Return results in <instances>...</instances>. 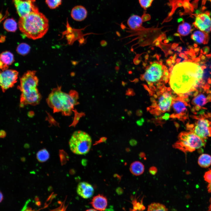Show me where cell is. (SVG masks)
Wrapping results in <instances>:
<instances>
[{"mask_svg": "<svg viewBox=\"0 0 211 211\" xmlns=\"http://www.w3.org/2000/svg\"><path fill=\"white\" fill-rule=\"evenodd\" d=\"M169 117V115L168 113H165L162 117L163 119L165 120H168Z\"/></svg>", "mask_w": 211, "mask_h": 211, "instance_id": "e575fe53", "label": "cell"}, {"mask_svg": "<svg viewBox=\"0 0 211 211\" xmlns=\"http://www.w3.org/2000/svg\"><path fill=\"white\" fill-rule=\"evenodd\" d=\"M30 49V47L26 43H22L17 47L16 51L18 54L24 55L28 53Z\"/></svg>", "mask_w": 211, "mask_h": 211, "instance_id": "83f0119b", "label": "cell"}, {"mask_svg": "<svg viewBox=\"0 0 211 211\" xmlns=\"http://www.w3.org/2000/svg\"><path fill=\"white\" fill-rule=\"evenodd\" d=\"M23 211H35L33 210H32L30 208H26Z\"/></svg>", "mask_w": 211, "mask_h": 211, "instance_id": "bcb514c9", "label": "cell"}, {"mask_svg": "<svg viewBox=\"0 0 211 211\" xmlns=\"http://www.w3.org/2000/svg\"><path fill=\"white\" fill-rule=\"evenodd\" d=\"M171 62H172V63H173V64L175 63V60H174V59H173L172 60Z\"/></svg>", "mask_w": 211, "mask_h": 211, "instance_id": "91938a15", "label": "cell"}, {"mask_svg": "<svg viewBox=\"0 0 211 211\" xmlns=\"http://www.w3.org/2000/svg\"><path fill=\"white\" fill-rule=\"evenodd\" d=\"M205 62L204 61H202V62H201L199 63H200V64H205Z\"/></svg>", "mask_w": 211, "mask_h": 211, "instance_id": "6f0895ef", "label": "cell"}, {"mask_svg": "<svg viewBox=\"0 0 211 211\" xmlns=\"http://www.w3.org/2000/svg\"><path fill=\"white\" fill-rule=\"evenodd\" d=\"M18 25L19 30L27 38L36 40L43 37L49 29V21L46 17L39 11L20 17Z\"/></svg>", "mask_w": 211, "mask_h": 211, "instance_id": "7a4b0ae2", "label": "cell"}, {"mask_svg": "<svg viewBox=\"0 0 211 211\" xmlns=\"http://www.w3.org/2000/svg\"><path fill=\"white\" fill-rule=\"evenodd\" d=\"M4 27L6 30L11 32H15L17 29V24L15 21L12 18L6 19L4 23Z\"/></svg>", "mask_w": 211, "mask_h": 211, "instance_id": "603a6c76", "label": "cell"}, {"mask_svg": "<svg viewBox=\"0 0 211 211\" xmlns=\"http://www.w3.org/2000/svg\"><path fill=\"white\" fill-rule=\"evenodd\" d=\"M61 88L58 86L52 90L47 99V103L54 113L61 112L63 115L69 116L78 104V94L74 90L69 93L64 92Z\"/></svg>", "mask_w": 211, "mask_h": 211, "instance_id": "3957f363", "label": "cell"}, {"mask_svg": "<svg viewBox=\"0 0 211 211\" xmlns=\"http://www.w3.org/2000/svg\"><path fill=\"white\" fill-rule=\"evenodd\" d=\"M3 199V195L1 192H0V202H1Z\"/></svg>", "mask_w": 211, "mask_h": 211, "instance_id": "ee69618b", "label": "cell"}, {"mask_svg": "<svg viewBox=\"0 0 211 211\" xmlns=\"http://www.w3.org/2000/svg\"><path fill=\"white\" fill-rule=\"evenodd\" d=\"M200 58L203 61V60H205L206 58V57L205 56H204L203 55H202V56H201V57Z\"/></svg>", "mask_w": 211, "mask_h": 211, "instance_id": "7dc6e473", "label": "cell"}, {"mask_svg": "<svg viewBox=\"0 0 211 211\" xmlns=\"http://www.w3.org/2000/svg\"><path fill=\"white\" fill-rule=\"evenodd\" d=\"M169 84L177 95L188 97L200 86L203 76V70L194 62L177 64L171 72Z\"/></svg>", "mask_w": 211, "mask_h": 211, "instance_id": "6da1fadb", "label": "cell"}, {"mask_svg": "<svg viewBox=\"0 0 211 211\" xmlns=\"http://www.w3.org/2000/svg\"><path fill=\"white\" fill-rule=\"evenodd\" d=\"M198 163L200 166L203 168H207L211 165V156L210 155L203 154L199 157Z\"/></svg>", "mask_w": 211, "mask_h": 211, "instance_id": "7402d4cb", "label": "cell"}, {"mask_svg": "<svg viewBox=\"0 0 211 211\" xmlns=\"http://www.w3.org/2000/svg\"><path fill=\"white\" fill-rule=\"evenodd\" d=\"M194 97L192 101L193 106V111H199L205 109L204 106L206 104L211 102V91L209 89H205L201 88L198 89L193 94Z\"/></svg>", "mask_w": 211, "mask_h": 211, "instance_id": "8fae6325", "label": "cell"}, {"mask_svg": "<svg viewBox=\"0 0 211 211\" xmlns=\"http://www.w3.org/2000/svg\"><path fill=\"white\" fill-rule=\"evenodd\" d=\"M157 168L154 166H152L149 169V173L153 175H155L157 173Z\"/></svg>", "mask_w": 211, "mask_h": 211, "instance_id": "1f68e13d", "label": "cell"}, {"mask_svg": "<svg viewBox=\"0 0 211 211\" xmlns=\"http://www.w3.org/2000/svg\"><path fill=\"white\" fill-rule=\"evenodd\" d=\"M196 55H195L193 56H191V57H190V58H191L192 59V60H193V59H195V58H196Z\"/></svg>", "mask_w": 211, "mask_h": 211, "instance_id": "816d5d0a", "label": "cell"}, {"mask_svg": "<svg viewBox=\"0 0 211 211\" xmlns=\"http://www.w3.org/2000/svg\"><path fill=\"white\" fill-rule=\"evenodd\" d=\"M197 115L191 116L192 122L186 124L187 130L200 138L206 140L211 137V113L201 110Z\"/></svg>", "mask_w": 211, "mask_h": 211, "instance_id": "5b68a950", "label": "cell"}, {"mask_svg": "<svg viewBox=\"0 0 211 211\" xmlns=\"http://www.w3.org/2000/svg\"><path fill=\"white\" fill-rule=\"evenodd\" d=\"M203 50L204 51L203 54L205 55L207 53L209 52L210 49L208 46H206L203 48Z\"/></svg>", "mask_w": 211, "mask_h": 211, "instance_id": "d6a6232c", "label": "cell"}, {"mask_svg": "<svg viewBox=\"0 0 211 211\" xmlns=\"http://www.w3.org/2000/svg\"><path fill=\"white\" fill-rule=\"evenodd\" d=\"M36 72L35 71H28L20 79V84L18 88L21 92V107L28 105L36 106L40 103L41 96L37 88L39 80Z\"/></svg>", "mask_w": 211, "mask_h": 211, "instance_id": "277c9868", "label": "cell"}, {"mask_svg": "<svg viewBox=\"0 0 211 211\" xmlns=\"http://www.w3.org/2000/svg\"><path fill=\"white\" fill-rule=\"evenodd\" d=\"M12 1L20 17L27 16L32 12L39 11L35 4V0Z\"/></svg>", "mask_w": 211, "mask_h": 211, "instance_id": "7c38bea8", "label": "cell"}, {"mask_svg": "<svg viewBox=\"0 0 211 211\" xmlns=\"http://www.w3.org/2000/svg\"><path fill=\"white\" fill-rule=\"evenodd\" d=\"M174 97L171 89L164 86L158 90L156 95L155 94L157 101H154L149 110L151 113L156 115L169 111Z\"/></svg>", "mask_w": 211, "mask_h": 211, "instance_id": "9c48e42d", "label": "cell"}, {"mask_svg": "<svg viewBox=\"0 0 211 211\" xmlns=\"http://www.w3.org/2000/svg\"><path fill=\"white\" fill-rule=\"evenodd\" d=\"M90 203L96 210L104 211L107 206V199L103 195L98 194L93 198Z\"/></svg>", "mask_w": 211, "mask_h": 211, "instance_id": "2e32d148", "label": "cell"}, {"mask_svg": "<svg viewBox=\"0 0 211 211\" xmlns=\"http://www.w3.org/2000/svg\"><path fill=\"white\" fill-rule=\"evenodd\" d=\"M86 211H97L95 209H90L87 210H86Z\"/></svg>", "mask_w": 211, "mask_h": 211, "instance_id": "681fc988", "label": "cell"}, {"mask_svg": "<svg viewBox=\"0 0 211 211\" xmlns=\"http://www.w3.org/2000/svg\"><path fill=\"white\" fill-rule=\"evenodd\" d=\"M91 144V136L86 132L80 130L74 132L69 141L70 150L77 155H85L88 153Z\"/></svg>", "mask_w": 211, "mask_h": 211, "instance_id": "52a82bcc", "label": "cell"}, {"mask_svg": "<svg viewBox=\"0 0 211 211\" xmlns=\"http://www.w3.org/2000/svg\"><path fill=\"white\" fill-rule=\"evenodd\" d=\"M184 59H185V60H187L188 59V57L186 55Z\"/></svg>", "mask_w": 211, "mask_h": 211, "instance_id": "680465c9", "label": "cell"}, {"mask_svg": "<svg viewBox=\"0 0 211 211\" xmlns=\"http://www.w3.org/2000/svg\"><path fill=\"white\" fill-rule=\"evenodd\" d=\"M200 58L199 57H197V58H195L194 59H193L192 60V61L194 62H193L197 63L198 62H200Z\"/></svg>", "mask_w": 211, "mask_h": 211, "instance_id": "74e56055", "label": "cell"}, {"mask_svg": "<svg viewBox=\"0 0 211 211\" xmlns=\"http://www.w3.org/2000/svg\"><path fill=\"white\" fill-rule=\"evenodd\" d=\"M18 75L17 71L12 69H7L1 72L0 86L3 92L14 86L17 82Z\"/></svg>", "mask_w": 211, "mask_h": 211, "instance_id": "4fadbf2b", "label": "cell"}, {"mask_svg": "<svg viewBox=\"0 0 211 211\" xmlns=\"http://www.w3.org/2000/svg\"><path fill=\"white\" fill-rule=\"evenodd\" d=\"M72 30L73 33L71 34H69L67 36V40L69 44H72L75 41L82 37L84 35L81 32V29L72 28Z\"/></svg>", "mask_w": 211, "mask_h": 211, "instance_id": "cb8c5ba5", "label": "cell"}, {"mask_svg": "<svg viewBox=\"0 0 211 211\" xmlns=\"http://www.w3.org/2000/svg\"><path fill=\"white\" fill-rule=\"evenodd\" d=\"M193 45L195 47H197L198 46L197 44L196 43L194 44Z\"/></svg>", "mask_w": 211, "mask_h": 211, "instance_id": "94428289", "label": "cell"}, {"mask_svg": "<svg viewBox=\"0 0 211 211\" xmlns=\"http://www.w3.org/2000/svg\"><path fill=\"white\" fill-rule=\"evenodd\" d=\"M145 156V154L143 152H141L139 154V156L140 157L143 158Z\"/></svg>", "mask_w": 211, "mask_h": 211, "instance_id": "f6af8a7d", "label": "cell"}, {"mask_svg": "<svg viewBox=\"0 0 211 211\" xmlns=\"http://www.w3.org/2000/svg\"><path fill=\"white\" fill-rule=\"evenodd\" d=\"M182 50V47H178L176 49V50H175V51H177L178 52H180Z\"/></svg>", "mask_w": 211, "mask_h": 211, "instance_id": "ab89813d", "label": "cell"}, {"mask_svg": "<svg viewBox=\"0 0 211 211\" xmlns=\"http://www.w3.org/2000/svg\"><path fill=\"white\" fill-rule=\"evenodd\" d=\"M178 44L174 43L172 45L171 48L173 49H174L175 48H176V47L178 46Z\"/></svg>", "mask_w": 211, "mask_h": 211, "instance_id": "60d3db41", "label": "cell"}, {"mask_svg": "<svg viewBox=\"0 0 211 211\" xmlns=\"http://www.w3.org/2000/svg\"><path fill=\"white\" fill-rule=\"evenodd\" d=\"M164 205L158 203H153L148 206L147 211H167Z\"/></svg>", "mask_w": 211, "mask_h": 211, "instance_id": "484cf974", "label": "cell"}, {"mask_svg": "<svg viewBox=\"0 0 211 211\" xmlns=\"http://www.w3.org/2000/svg\"><path fill=\"white\" fill-rule=\"evenodd\" d=\"M2 132L1 133V132L0 136L1 137H5L6 135V133L4 131H1Z\"/></svg>", "mask_w": 211, "mask_h": 211, "instance_id": "f35d334b", "label": "cell"}, {"mask_svg": "<svg viewBox=\"0 0 211 211\" xmlns=\"http://www.w3.org/2000/svg\"><path fill=\"white\" fill-rule=\"evenodd\" d=\"M45 2L51 9H55L61 5L62 0H46Z\"/></svg>", "mask_w": 211, "mask_h": 211, "instance_id": "f1b7e54d", "label": "cell"}, {"mask_svg": "<svg viewBox=\"0 0 211 211\" xmlns=\"http://www.w3.org/2000/svg\"><path fill=\"white\" fill-rule=\"evenodd\" d=\"M195 27L200 30L208 33L211 31V18L206 13L197 15L193 23Z\"/></svg>", "mask_w": 211, "mask_h": 211, "instance_id": "5bb4252c", "label": "cell"}, {"mask_svg": "<svg viewBox=\"0 0 211 211\" xmlns=\"http://www.w3.org/2000/svg\"><path fill=\"white\" fill-rule=\"evenodd\" d=\"M194 50L195 51V53H197V55H198V52H199L200 50V48H195L194 49Z\"/></svg>", "mask_w": 211, "mask_h": 211, "instance_id": "b9f144b4", "label": "cell"}, {"mask_svg": "<svg viewBox=\"0 0 211 211\" xmlns=\"http://www.w3.org/2000/svg\"><path fill=\"white\" fill-rule=\"evenodd\" d=\"M144 121V119L143 118H141L140 120L137 121V123L139 126H141L142 125Z\"/></svg>", "mask_w": 211, "mask_h": 211, "instance_id": "836d02e7", "label": "cell"}, {"mask_svg": "<svg viewBox=\"0 0 211 211\" xmlns=\"http://www.w3.org/2000/svg\"><path fill=\"white\" fill-rule=\"evenodd\" d=\"M203 50L202 49H201L200 51V54H203Z\"/></svg>", "mask_w": 211, "mask_h": 211, "instance_id": "6125c7cd", "label": "cell"}, {"mask_svg": "<svg viewBox=\"0 0 211 211\" xmlns=\"http://www.w3.org/2000/svg\"><path fill=\"white\" fill-rule=\"evenodd\" d=\"M207 188L208 192L211 194V182L209 183L207 186Z\"/></svg>", "mask_w": 211, "mask_h": 211, "instance_id": "8d00e7d4", "label": "cell"}, {"mask_svg": "<svg viewBox=\"0 0 211 211\" xmlns=\"http://www.w3.org/2000/svg\"><path fill=\"white\" fill-rule=\"evenodd\" d=\"M210 68L211 69V65H210Z\"/></svg>", "mask_w": 211, "mask_h": 211, "instance_id": "be15d7a7", "label": "cell"}, {"mask_svg": "<svg viewBox=\"0 0 211 211\" xmlns=\"http://www.w3.org/2000/svg\"><path fill=\"white\" fill-rule=\"evenodd\" d=\"M188 47L189 49H193L194 47L192 46L191 45H188Z\"/></svg>", "mask_w": 211, "mask_h": 211, "instance_id": "f5cc1de1", "label": "cell"}, {"mask_svg": "<svg viewBox=\"0 0 211 211\" xmlns=\"http://www.w3.org/2000/svg\"><path fill=\"white\" fill-rule=\"evenodd\" d=\"M78 194L84 199L91 197L94 193V189L90 183L85 181L81 182L78 184L76 189Z\"/></svg>", "mask_w": 211, "mask_h": 211, "instance_id": "9a60e30c", "label": "cell"}, {"mask_svg": "<svg viewBox=\"0 0 211 211\" xmlns=\"http://www.w3.org/2000/svg\"><path fill=\"white\" fill-rule=\"evenodd\" d=\"M151 91L159 90L163 87L164 83L167 82L169 77L163 76L161 66L158 63L152 64L143 76Z\"/></svg>", "mask_w": 211, "mask_h": 211, "instance_id": "ba28073f", "label": "cell"}, {"mask_svg": "<svg viewBox=\"0 0 211 211\" xmlns=\"http://www.w3.org/2000/svg\"><path fill=\"white\" fill-rule=\"evenodd\" d=\"M142 22V19L140 17L137 15H133L129 18L127 23L131 28L135 30L141 27Z\"/></svg>", "mask_w": 211, "mask_h": 211, "instance_id": "ffe728a7", "label": "cell"}, {"mask_svg": "<svg viewBox=\"0 0 211 211\" xmlns=\"http://www.w3.org/2000/svg\"><path fill=\"white\" fill-rule=\"evenodd\" d=\"M0 59V68L3 71L8 69V66L14 61V57L11 53L6 51L1 53Z\"/></svg>", "mask_w": 211, "mask_h": 211, "instance_id": "ac0fdd59", "label": "cell"}, {"mask_svg": "<svg viewBox=\"0 0 211 211\" xmlns=\"http://www.w3.org/2000/svg\"><path fill=\"white\" fill-rule=\"evenodd\" d=\"M204 177L205 180L208 183L211 182V168L206 172Z\"/></svg>", "mask_w": 211, "mask_h": 211, "instance_id": "4dcf8cb0", "label": "cell"}, {"mask_svg": "<svg viewBox=\"0 0 211 211\" xmlns=\"http://www.w3.org/2000/svg\"><path fill=\"white\" fill-rule=\"evenodd\" d=\"M154 0H139V3L144 9L146 10L151 5Z\"/></svg>", "mask_w": 211, "mask_h": 211, "instance_id": "f546056e", "label": "cell"}, {"mask_svg": "<svg viewBox=\"0 0 211 211\" xmlns=\"http://www.w3.org/2000/svg\"><path fill=\"white\" fill-rule=\"evenodd\" d=\"M130 145L132 146H134L136 144L137 142L136 140L134 139H132L130 142Z\"/></svg>", "mask_w": 211, "mask_h": 211, "instance_id": "d590c367", "label": "cell"}, {"mask_svg": "<svg viewBox=\"0 0 211 211\" xmlns=\"http://www.w3.org/2000/svg\"><path fill=\"white\" fill-rule=\"evenodd\" d=\"M188 101V97L178 95L176 97L174 96L171 106L173 113L170 117L173 118H178L183 122L188 119V108L190 106Z\"/></svg>", "mask_w": 211, "mask_h": 211, "instance_id": "30bf717a", "label": "cell"}, {"mask_svg": "<svg viewBox=\"0 0 211 211\" xmlns=\"http://www.w3.org/2000/svg\"><path fill=\"white\" fill-rule=\"evenodd\" d=\"M174 35L176 36L180 37V35L179 34L177 33H176L174 34Z\"/></svg>", "mask_w": 211, "mask_h": 211, "instance_id": "11a10c76", "label": "cell"}, {"mask_svg": "<svg viewBox=\"0 0 211 211\" xmlns=\"http://www.w3.org/2000/svg\"><path fill=\"white\" fill-rule=\"evenodd\" d=\"M167 63L169 65H170L171 64V61L170 59L168 60L167 61Z\"/></svg>", "mask_w": 211, "mask_h": 211, "instance_id": "c3c4849f", "label": "cell"}, {"mask_svg": "<svg viewBox=\"0 0 211 211\" xmlns=\"http://www.w3.org/2000/svg\"><path fill=\"white\" fill-rule=\"evenodd\" d=\"M49 152L45 149H43L38 152L36 154L38 160L40 162L46 161L49 158Z\"/></svg>", "mask_w": 211, "mask_h": 211, "instance_id": "4316f807", "label": "cell"}, {"mask_svg": "<svg viewBox=\"0 0 211 211\" xmlns=\"http://www.w3.org/2000/svg\"><path fill=\"white\" fill-rule=\"evenodd\" d=\"M191 38L195 42L199 44H207L209 40L208 34L200 30L195 31L191 35Z\"/></svg>", "mask_w": 211, "mask_h": 211, "instance_id": "d6986e66", "label": "cell"}, {"mask_svg": "<svg viewBox=\"0 0 211 211\" xmlns=\"http://www.w3.org/2000/svg\"><path fill=\"white\" fill-rule=\"evenodd\" d=\"M206 56L208 58H211V54L206 55Z\"/></svg>", "mask_w": 211, "mask_h": 211, "instance_id": "f907efd6", "label": "cell"}, {"mask_svg": "<svg viewBox=\"0 0 211 211\" xmlns=\"http://www.w3.org/2000/svg\"><path fill=\"white\" fill-rule=\"evenodd\" d=\"M176 54H175L173 56V59H176Z\"/></svg>", "mask_w": 211, "mask_h": 211, "instance_id": "9f6ffc18", "label": "cell"}, {"mask_svg": "<svg viewBox=\"0 0 211 211\" xmlns=\"http://www.w3.org/2000/svg\"><path fill=\"white\" fill-rule=\"evenodd\" d=\"M181 60V59H180L178 58L176 60V62L177 63H178Z\"/></svg>", "mask_w": 211, "mask_h": 211, "instance_id": "db71d44e", "label": "cell"}, {"mask_svg": "<svg viewBox=\"0 0 211 211\" xmlns=\"http://www.w3.org/2000/svg\"><path fill=\"white\" fill-rule=\"evenodd\" d=\"M178 139V140L173 144V147L185 154L204 147L206 140L190 131L181 132Z\"/></svg>", "mask_w": 211, "mask_h": 211, "instance_id": "8992f818", "label": "cell"}, {"mask_svg": "<svg viewBox=\"0 0 211 211\" xmlns=\"http://www.w3.org/2000/svg\"><path fill=\"white\" fill-rule=\"evenodd\" d=\"M86 8L81 5H77L72 9L71 16L72 18L77 21H81L85 19L87 15Z\"/></svg>", "mask_w": 211, "mask_h": 211, "instance_id": "e0dca14e", "label": "cell"}, {"mask_svg": "<svg viewBox=\"0 0 211 211\" xmlns=\"http://www.w3.org/2000/svg\"><path fill=\"white\" fill-rule=\"evenodd\" d=\"M144 167L142 163L139 161H135L132 163L130 167L131 173L135 176H139L144 172Z\"/></svg>", "mask_w": 211, "mask_h": 211, "instance_id": "44dd1931", "label": "cell"}, {"mask_svg": "<svg viewBox=\"0 0 211 211\" xmlns=\"http://www.w3.org/2000/svg\"><path fill=\"white\" fill-rule=\"evenodd\" d=\"M185 55V54L182 52L180 53L179 55V56L183 58H184Z\"/></svg>", "mask_w": 211, "mask_h": 211, "instance_id": "7bdbcfd3", "label": "cell"}, {"mask_svg": "<svg viewBox=\"0 0 211 211\" xmlns=\"http://www.w3.org/2000/svg\"><path fill=\"white\" fill-rule=\"evenodd\" d=\"M191 30L190 25L187 22H184L179 25L178 32L181 35L185 36L189 34Z\"/></svg>", "mask_w": 211, "mask_h": 211, "instance_id": "d4e9b609", "label": "cell"}]
</instances>
